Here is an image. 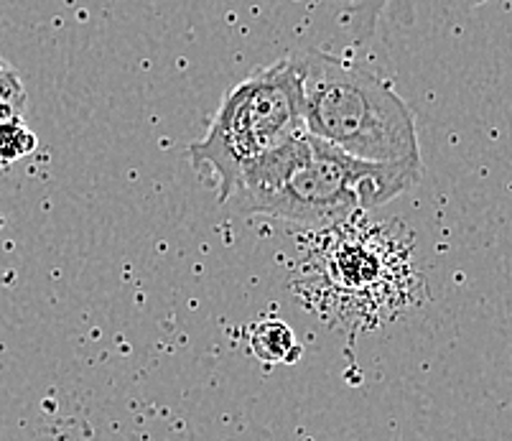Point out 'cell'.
I'll list each match as a JSON object with an SVG mask.
<instances>
[{
    "instance_id": "1",
    "label": "cell",
    "mask_w": 512,
    "mask_h": 441,
    "mask_svg": "<svg viewBox=\"0 0 512 441\" xmlns=\"http://www.w3.org/2000/svg\"><path fill=\"white\" fill-rule=\"evenodd\" d=\"M421 171V161L372 164L355 159L304 131L250 166L227 204L245 215L327 230L413 189Z\"/></svg>"
},
{
    "instance_id": "2",
    "label": "cell",
    "mask_w": 512,
    "mask_h": 441,
    "mask_svg": "<svg viewBox=\"0 0 512 441\" xmlns=\"http://www.w3.org/2000/svg\"><path fill=\"white\" fill-rule=\"evenodd\" d=\"M293 62L306 133L372 164L421 161L413 110L388 82L327 51L309 49Z\"/></svg>"
},
{
    "instance_id": "3",
    "label": "cell",
    "mask_w": 512,
    "mask_h": 441,
    "mask_svg": "<svg viewBox=\"0 0 512 441\" xmlns=\"http://www.w3.org/2000/svg\"><path fill=\"white\" fill-rule=\"evenodd\" d=\"M304 131L296 62L278 59L255 69L222 97L207 133L189 146V161L217 189L220 204H227L250 166Z\"/></svg>"
},
{
    "instance_id": "4",
    "label": "cell",
    "mask_w": 512,
    "mask_h": 441,
    "mask_svg": "<svg viewBox=\"0 0 512 441\" xmlns=\"http://www.w3.org/2000/svg\"><path fill=\"white\" fill-rule=\"evenodd\" d=\"M253 352L265 362H293L301 350L288 324L265 322L255 329Z\"/></svg>"
},
{
    "instance_id": "5",
    "label": "cell",
    "mask_w": 512,
    "mask_h": 441,
    "mask_svg": "<svg viewBox=\"0 0 512 441\" xmlns=\"http://www.w3.org/2000/svg\"><path fill=\"white\" fill-rule=\"evenodd\" d=\"M39 138L23 123V115H11L0 120V164H16L23 156L36 151Z\"/></svg>"
},
{
    "instance_id": "6",
    "label": "cell",
    "mask_w": 512,
    "mask_h": 441,
    "mask_svg": "<svg viewBox=\"0 0 512 441\" xmlns=\"http://www.w3.org/2000/svg\"><path fill=\"white\" fill-rule=\"evenodd\" d=\"M474 6L484 3V0H472ZM385 6H390V16L400 23H413V16H416V0H360V8H357L355 16V29L357 39H367L375 29L377 16Z\"/></svg>"
},
{
    "instance_id": "7",
    "label": "cell",
    "mask_w": 512,
    "mask_h": 441,
    "mask_svg": "<svg viewBox=\"0 0 512 441\" xmlns=\"http://www.w3.org/2000/svg\"><path fill=\"white\" fill-rule=\"evenodd\" d=\"M0 102L26 110V90H23L21 77L3 57H0Z\"/></svg>"
}]
</instances>
